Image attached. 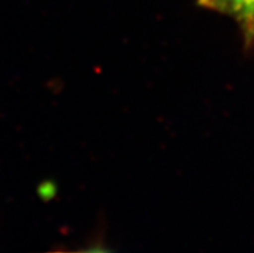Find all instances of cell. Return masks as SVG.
<instances>
[{"label": "cell", "mask_w": 254, "mask_h": 253, "mask_svg": "<svg viewBox=\"0 0 254 253\" xmlns=\"http://www.w3.org/2000/svg\"><path fill=\"white\" fill-rule=\"evenodd\" d=\"M200 3L236 17L248 38H254V0H200Z\"/></svg>", "instance_id": "1"}]
</instances>
